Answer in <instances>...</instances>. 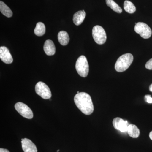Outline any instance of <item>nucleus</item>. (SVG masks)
Here are the masks:
<instances>
[{"mask_svg": "<svg viewBox=\"0 0 152 152\" xmlns=\"http://www.w3.org/2000/svg\"><path fill=\"white\" fill-rule=\"evenodd\" d=\"M74 102L78 108L86 115H90L94 111V106L91 96L85 92L77 94L74 97Z\"/></svg>", "mask_w": 152, "mask_h": 152, "instance_id": "f257e3e1", "label": "nucleus"}, {"mask_svg": "<svg viewBox=\"0 0 152 152\" xmlns=\"http://www.w3.org/2000/svg\"><path fill=\"white\" fill-rule=\"evenodd\" d=\"M133 60L134 57L132 54L126 53L122 55L117 60L115 64V69L119 72H124L129 67Z\"/></svg>", "mask_w": 152, "mask_h": 152, "instance_id": "f03ea898", "label": "nucleus"}, {"mask_svg": "<svg viewBox=\"0 0 152 152\" xmlns=\"http://www.w3.org/2000/svg\"><path fill=\"white\" fill-rule=\"evenodd\" d=\"M75 68L79 75L86 77L89 72V65L86 58L84 56L79 57L76 63Z\"/></svg>", "mask_w": 152, "mask_h": 152, "instance_id": "7ed1b4c3", "label": "nucleus"}, {"mask_svg": "<svg viewBox=\"0 0 152 152\" xmlns=\"http://www.w3.org/2000/svg\"><path fill=\"white\" fill-rule=\"evenodd\" d=\"M92 35L95 42L99 45H103L105 43L107 35L103 28L99 26L94 27L92 30Z\"/></svg>", "mask_w": 152, "mask_h": 152, "instance_id": "20e7f679", "label": "nucleus"}, {"mask_svg": "<svg viewBox=\"0 0 152 152\" xmlns=\"http://www.w3.org/2000/svg\"><path fill=\"white\" fill-rule=\"evenodd\" d=\"M134 31L144 39H148L152 35V30L151 28L146 24L142 22H139L136 24L134 27Z\"/></svg>", "mask_w": 152, "mask_h": 152, "instance_id": "39448f33", "label": "nucleus"}, {"mask_svg": "<svg viewBox=\"0 0 152 152\" xmlns=\"http://www.w3.org/2000/svg\"><path fill=\"white\" fill-rule=\"evenodd\" d=\"M35 91L38 95L45 99L51 97L52 94L50 88L43 82H38L36 85Z\"/></svg>", "mask_w": 152, "mask_h": 152, "instance_id": "423d86ee", "label": "nucleus"}, {"mask_svg": "<svg viewBox=\"0 0 152 152\" xmlns=\"http://www.w3.org/2000/svg\"><path fill=\"white\" fill-rule=\"evenodd\" d=\"M15 108L22 116L31 119L34 117L32 111L26 104L19 102L15 104Z\"/></svg>", "mask_w": 152, "mask_h": 152, "instance_id": "0eeeda50", "label": "nucleus"}, {"mask_svg": "<svg viewBox=\"0 0 152 152\" xmlns=\"http://www.w3.org/2000/svg\"><path fill=\"white\" fill-rule=\"evenodd\" d=\"M113 126L115 129L123 133L127 132L128 126L129 124L127 121L120 118H115L113 120Z\"/></svg>", "mask_w": 152, "mask_h": 152, "instance_id": "6e6552de", "label": "nucleus"}, {"mask_svg": "<svg viewBox=\"0 0 152 152\" xmlns=\"http://www.w3.org/2000/svg\"><path fill=\"white\" fill-rule=\"evenodd\" d=\"M0 58L3 62L7 64H10L13 61L9 49L4 46L0 48Z\"/></svg>", "mask_w": 152, "mask_h": 152, "instance_id": "1a4fd4ad", "label": "nucleus"}, {"mask_svg": "<svg viewBox=\"0 0 152 152\" xmlns=\"http://www.w3.org/2000/svg\"><path fill=\"white\" fill-rule=\"evenodd\" d=\"M22 147L24 152H37L36 145L27 138L22 139Z\"/></svg>", "mask_w": 152, "mask_h": 152, "instance_id": "9d476101", "label": "nucleus"}, {"mask_svg": "<svg viewBox=\"0 0 152 152\" xmlns=\"http://www.w3.org/2000/svg\"><path fill=\"white\" fill-rule=\"evenodd\" d=\"M44 50L48 56H53L56 53V47L53 42L51 40H47L44 45Z\"/></svg>", "mask_w": 152, "mask_h": 152, "instance_id": "9b49d317", "label": "nucleus"}, {"mask_svg": "<svg viewBox=\"0 0 152 152\" xmlns=\"http://www.w3.org/2000/svg\"><path fill=\"white\" fill-rule=\"evenodd\" d=\"M86 17V12L83 10L79 11L74 14L73 20L75 24L79 26L81 24Z\"/></svg>", "mask_w": 152, "mask_h": 152, "instance_id": "f8f14e48", "label": "nucleus"}, {"mask_svg": "<svg viewBox=\"0 0 152 152\" xmlns=\"http://www.w3.org/2000/svg\"><path fill=\"white\" fill-rule=\"evenodd\" d=\"M129 135L133 138H137L140 134V131L136 125L131 124L128 126L127 131Z\"/></svg>", "mask_w": 152, "mask_h": 152, "instance_id": "ddd939ff", "label": "nucleus"}, {"mask_svg": "<svg viewBox=\"0 0 152 152\" xmlns=\"http://www.w3.org/2000/svg\"><path fill=\"white\" fill-rule=\"evenodd\" d=\"M58 40L60 44L63 46L66 45L69 42L70 38L69 34L65 31H61L58 34Z\"/></svg>", "mask_w": 152, "mask_h": 152, "instance_id": "4468645a", "label": "nucleus"}, {"mask_svg": "<svg viewBox=\"0 0 152 152\" xmlns=\"http://www.w3.org/2000/svg\"><path fill=\"white\" fill-rule=\"evenodd\" d=\"M0 11L3 15L7 18H11L12 16V12L11 9L2 1H0Z\"/></svg>", "mask_w": 152, "mask_h": 152, "instance_id": "2eb2a0df", "label": "nucleus"}, {"mask_svg": "<svg viewBox=\"0 0 152 152\" xmlns=\"http://www.w3.org/2000/svg\"><path fill=\"white\" fill-rule=\"evenodd\" d=\"M45 26L43 23L42 22L38 23L34 29V33L38 37H41L45 34Z\"/></svg>", "mask_w": 152, "mask_h": 152, "instance_id": "dca6fc26", "label": "nucleus"}, {"mask_svg": "<svg viewBox=\"0 0 152 152\" xmlns=\"http://www.w3.org/2000/svg\"><path fill=\"white\" fill-rule=\"evenodd\" d=\"M106 2L107 5L116 12L121 13L122 12V9L113 0H106Z\"/></svg>", "mask_w": 152, "mask_h": 152, "instance_id": "f3484780", "label": "nucleus"}, {"mask_svg": "<svg viewBox=\"0 0 152 152\" xmlns=\"http://www.w3.org/2000/svg\"><path fill=\"white\" fill-rule=\"evenodd\" d=\"M124 9L127 12L130 14H133L135 12L136 7L130 1H125L124 2Z\"/></svg>", "mask_w": 152, "mask_h": 152, "instance_id": "a211bd4d", "label": "nucleus"}, {"mask_svg": "<svg viewBox=\"0 0 152 152\" xmlns=\"http://www.w3.org/2000/svg\"><path fill=\"white\" fill-rule=\"evenodd\" d=\"M145 66L148 69L152 70V58L147 62Z\"/></svg>", "mask_w": 152, "mask_h": 152, "instance_id": "6ab92c4d", "label": "nucleus"}, {"mask_svg": "<svg viewBox=\"0 0 152 152\" xmlns=\"http://www.w3.org/2000/svg\"><path fill=\"white\" fill-rule=\"evenodd\" d=\"M145 99L148 103H152V98L150 95H146L145 96Z\"/></svg>", "mask_w": 152, "mask_h": 152, "instance_id": "aec40b11", "label": "nucleus"}, {"mask_svg": "<svg viewBox=\"0 0 152 152\" xmlns=\"http://www.w3.org/2000/svg\"><path fill=\"white\" fill-rule=\"evenodd\" d=\"M0 152H10L9 151V150L6 149L2 148H0Z\"/></svg>", "mask_w": 152, "mask_h": 152, "instance_id": "412c9836", "label": "nucleus"}, {"mask_svg": "<svg viewBox=\"0 0 152 152\" xmlns=\"http://www.w3.org/2000/svg\"><path fill=\"white\" fill-rule=\"evenodd\" d=\"M149 137L151 139V140H152V131L149 134Z\"/></svg>", "mask_w": 152, "mask_h": 152, "instance_id": "4be33fe9", "label": "nucleus"}, {"mask_svg": "<svg viewBox=\"0 0 152 152\" xmlns=\"http://www.w3.org/2000/svg\"><path fill=\"white\" fill-rule=\"evenodd\" d=\"M149 90L150 91L152 92V84L150 85L149 87Z\"/></svg>", "mask_w": 152, "mask_h": 152, "instance_id": "5701e85b", "label": "nucleus"}, {"mask_svg": "<svg viewBox=\"0 0 152 152\" xmlns=\"http://www.w3.org/2000/svg\"><path fill=\"white\" fill-rule=\"evenodd\" d=\"M59 151H60L59 150H58V151H57V152H59Z\"/></svg>", "mask_w": 152, "mask_h": 152, "instance_id": "b1692460", "label": "nucleus"}, {"mask_svg": "<svg viewBox=\"0 0 152 152\" xmlns=\"http://www.w3.org/2000/svg\"><path fill=\"white\" fill-rule=\"evenodd\" d=\"M80 92H79V91H77V94H78V93H79Z\"/></svg>", "mask_w": 152, "mask_h": 152, "instance_id": "393cba45", "label": "nucleus"}]
</instances>
